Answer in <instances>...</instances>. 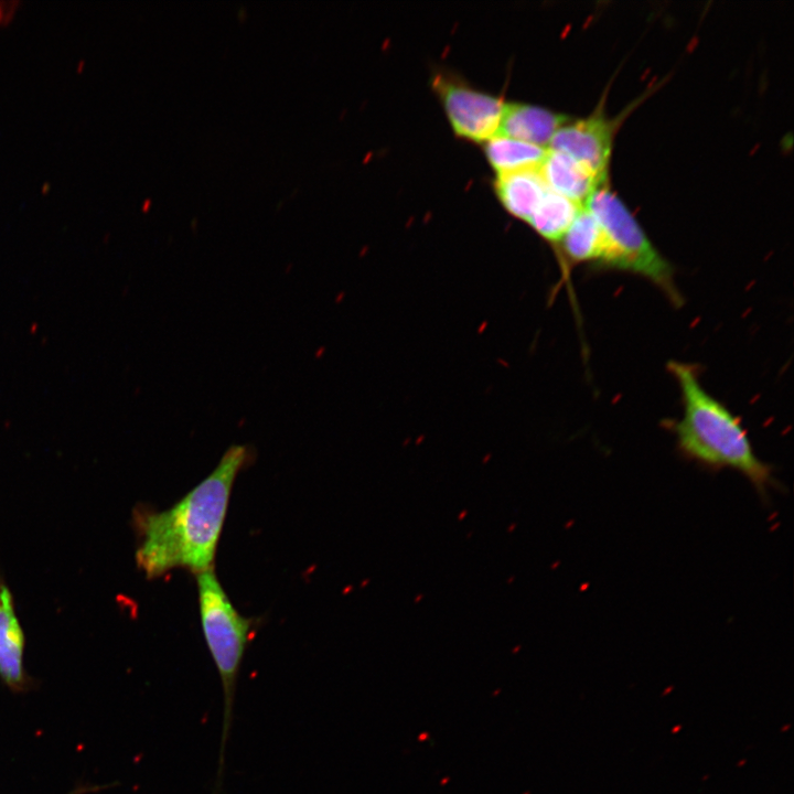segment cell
I'll list each match as a JSON object with an SVG mask.
<instances>
[{
	"mask_svg": "<svg viewBox=\"0 0 794 794\" xmlns=\"http://www.w3.org/2000/svg\"><path fill=\"white\" fill-rule=\"evenodd\" d=\"M495 191L506 211L526 222L548 189L534 169L497 174Z\"/></svg>",
	"mask_w": 794,
	"mask_h": 794,
	"instance_id": "8fae6325",
	"label": "cell"
},
{
	"mask_svg": "<svg viewBox=\"0 0 794 794\" xmlns=\"http://www.w3.org/2000/svg\"><path fill=\"white\" fill-rule=\"evenodd\" d=\"M582 207V204L548 190L526 222L540 237L557 247Z\"/></svg>",
	"mask_w": 794,
	"mask_h": 794,
	"instance_id": "7c38bea8",
	"label": "cell"
},
{
	"mask_svg": "<svg viewBox=\"0 0 794 794\" xmlns=\"http://www.w3.org/2000/svg\"><path fill=\"white\" fill-rule=\"evenodd\" d=\"M667 368L683 404L682 418L672 422L679 451L707 468L740 472L765 496L774 484L772 470L755 454L740 419L704 388L696 366L670 361Z\"/></svg>",
	"mask_w": 794,
	"mask_h": 794,
	"instance_id": "7a4b0ae2",
	"label": "cell"
},
{
	"mask_svg": "<svg viewBox=\"0 0 794 794\" xmlns=\"http://www.w3.org/2000/svg\"><path fill=\"white\" fill-rule=\"evenodd\" d=\"M612 138V124L599 112L562 125L554 133L548 149L568 154L604 181Z\"/></svg>",
	"mask_w": 794,
	"mask_h": 794,
	"instance_id": "8992f818",
	"label": "cell"
},
{
	"mask_svg": "<svg viewBox=\"0 0 794 794\" xmlns=\"http://www.w3.org/2000/svg\"><path fill=\"white\" fill-rule=\"evenodd\" d=\"M104 787H105V786H88V785H86V786L77 787V788H75L74 791H72V792H69V793H67V794H87V793H92V792L99 791V790H101V788H104Z\"/></svg>",
	"mask_w": 794,
	"mask_h": 794,
	"instance_id": "5bb4252c",
	"label": "cell"
},
{
	"mask_svg": "<svg viewBox=\"0 0 794 794\" xmlns=\"http://www.w3.org/2000/svg\"><path fill=\"white\" fill-rule=\"evenodd\" d=\"M538 172L548 190L580 204L603 182L577 160L551 149L547 150Z\"/></svg>",
	"mask_w": 794,
	"mask_h": 794,
	"instance_id": "ba28073f",
	"label": "cell"
},
{
	"mask_svg": "<svg viewBox=\"0 0 794 794\" xmlns=\"http://www.w3.org/2000/svg\"><path fill=\"white\" fill-rule=\"evenodd\" d=\"M253 459L246 444H234L201 483L164 511L135 512L140 544L138 567L149 579L174 568L195 575L213 568L234 481Z\"/></svg>",
	"mask_w": 794,
	"mask_h": 794,
	"instance_id": "6da1fadb",
	"label": "cell"
},
{
	"mask_svg": "<svg viewBox=\"0 0 794 794\" xmlns=\"http://www.w3.org/2000/svg\"><path fill=\"white\" fill-rule=\"evenodd\" d=\"M24 646L12 593L0 580V679L14 693L24 691L30 683L23 665Z\"/></svg>",
	"mask_w": 794,
	"mask_h": 794,
	"instance_id": "52a82bcc",
	"label": "cell"
},
{
	"mask_svg": "<svg viewBox=\"0 0 794 794\" xmlns=\"http://www.w3.org/2000/svg\"><path fill=\"white\" fill-rule=\"evenodd\" d=\"M432 85L457 135L474 141L497 135L506 105L502 98L441 73L433 77Z\"/></svg>",
	"mask_w": 794,
	"mask_h": 794,
	"instance_id": "5b68a950",
	"label": "cell"
},
{
	"mask_svg": "<svg viewBox=\"0 0 794 794\" xmlns=\"http://www.w3.org/2000/svg\"><path fill=\"white\" fill-rule=\"evenodd\" d=\"M557 248L564 279L579 264H599L603 253V234L594 216L583 206L562 236Z\"/></svg>",
	"mask_w": 794,
	"mask_h": 794,
	"instance_id": "30bf717a",
	"label": "cell"
},
{
	"mask_svg": "<svg viewBox=\"0 0 794 794\" xmlns=\"http://www.w3.org/2000/svg\"><path fill=\"white\" fill-rule=\"evenodd\" d=\"M204 639L216 666L223 693V720L213 794H222L225 752L230 737L240 664L253 634L254 620L238 613L214 569L196 575Z\"/></svg>",
	"mask_w": 794,
	"mask_h": 794,
	"instance_id": "3957f363",
	"label": "cell"
},
{
	"mask_svg": "<svg viewBox=\"0 0 794 794\" xmlns=\"http://www.w3.org/2000/svg\"><path fill=\"white\" fill-rule=\"evenodd\" d=\"M568 120V117L539 106L506 104L497 135L546 148L554 133Z\"/></svg>",
	"mask_w": 794,
	"mask_h": 794,
	"instance_id": "9c48e42d",
	"label": "cell"
},
{
	"mask_svg": "<svg viewBox=\"0 0 794 794\" xmlns=\"http://www.w3.org/2000/svg\"><path fill=\"white\" fill-rule=\"evenodd\" d=\"M547 148L496 135L485 144V154L497 174L538 169Z\"/></svg>",
	"mask_w": 794,
	"mask_h": 794,
	"instance_id": "4fadbf2b",
	"label": "cell"
},
{
	"mask_svg": "<svg viewBox=\"0 0 794 794\" xmlns=\"http://www.w3.org/2000/svg\"><path fill=\"white\" fill-rule=\"evenodd\" d=\"M603 234L601 269L641 276L655 285L675 307L683 304L674 268L651 243L623 202L607 186H599L584 202Z\"/></svg>",
	"mask_w": 794,
	"mask_h": 794,
	"instance_id": "277c9868",
	"label": "cell"
}]
</instances>
